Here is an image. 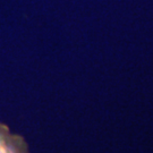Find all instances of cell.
Listing matches in <instances>:
<instances>
[{"label":"cell","instance_id":"1","mask_svg":"<svg viewBox=\"0 0 153 153\" xmlns=\"http://www.w3.org/2000/svg\"><path fill=\"white\" fill-rule=\"evenodd\" d=\"M0 153H30L28 146L22 136L11 133L0 123Z\"/></svg>","mask_w":153,"mask_h":153}]
</instances>
